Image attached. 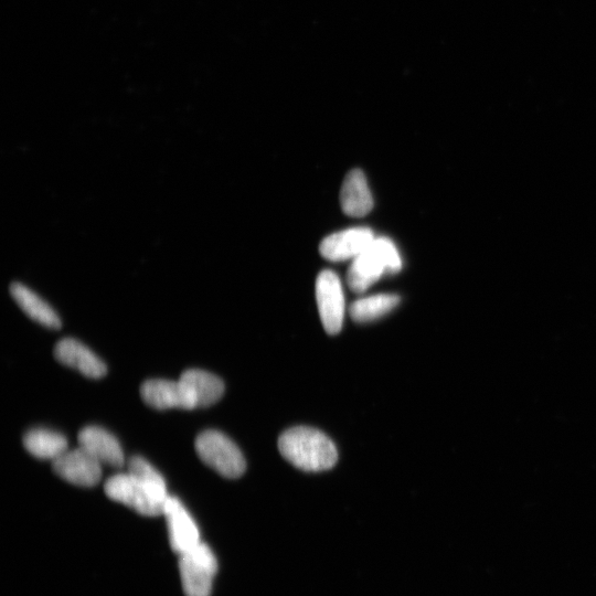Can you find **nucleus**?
Wrapping results in <instances>:
<instances>
[{
  "mask_svg": "<svg viewBox=\"0 0 596 596\" xmlns=\"http://www.w3.org/2000/svg\"><path fill=\"white\" fill-rule=\"evenodd\" d=\"M279 449L286 461L305 472L331 470L338 460L335 444L326 434L298 427L281 435Z\"/></svg>",
  "mask_w": 596,
  "mask_h": 596,
  "instance_id": "1",
  "label": "nucleus"
},
{
  "mask_svg": "<svg viewBox=\"0 0 596 596\" xmlns=\"http://www.w3.org/2000/svg\"><path fill=\"white\" fill-rule=\"evenodd\" d=\"M401 268L402 261L396 244L388 238H375L367 250L351 264L347 274L349 289L355 293H364L383 274H395Z\"/></svg>",
  "mask_w": 596,
  "mask_h": 596,
  "instance_id": "2",
  "label": "nucleus"
},
{
  "mask_svg": "<svg viewBox=\"0 0 596 596\" xmlns=\"http://www.w3.org/2000/svg\"><path fill=\"white\" fill-rule=\"evenodd\" d=\"M202 462L227 478H238L246 472V459L239 447L227 435L216 431L201 432L195 442Z\"/></svg>",
  "mask_w": 596,
  "mask_h": 596,
  "instance_id": "3",
  "label": "nucleus"
},
{
  "mask_svg": "<svg viewBox=\"0 0 596 596\" xmlns=\"http://www.w3.org/2000/svg\"><path fill=\"white\" fill-rule=\"evenodd\" d=\"M180 578L187 596H210L212 583L218 570L214 552L205 545L198 544L182 553L179 559Z\"/></svg>",
  "mask_w": 596,
  "mask_h": 596,
  "instance_id": "4",
  "label": "nucleus"
},
{
  "mask_svg": "<svg viewBox=\"0 0 596 596\" xmlns=\"http://www.w3.org/2000/svg\"><path fill=\"white\" fill-rule=\"evenodd\" d=\"M104 491L110 498L131 507L138 514L145 516L164 514L165 503L158 500L130 473L110 477L104 485Z\"/></svg>",
  "mask_w": 596,
  "mask_h": 596,
  "instance_id": "5",
  "label": "nucleus"
},
{
  "mask_svg": "<svg viewBox=\"0 0 596 596\" xmlns=\"http://www.w3.org/2000/svg\"><path fill=\"white\" fill-rule=\"evenodd\" d=\"M316 298L325 331L337 335L345 318V296L342 282L333 271H323L316 282Z\"/></svg>",
  "mask_w": 596,
  "mask_h": 596,
  "instance_id": "6",
  "label": "nucleus"
},
{
  "mask_svg": "<svg viewBox=\"0 0 596 596\" xmlns=\"http://www.w3.org/2000/svg\"><path fill=\"white\" fill-rule=\"evenodd\" d=\"M141 396L147 406L158 410L197 408L194 392L180 379H148L141 386Z\"/></svg>",
  "mask_w": 596,
  "mask_h": 596,
  "instance_id": "7",
  "label": "nucleus"
},
{
  "mask_svg": "<svg viewBox=\"0 0 596 596\" xmlns=\"http://www.w3.org/2000/svg\"><path fill=\"white\" fill-rule=\"evenodd\" d=\"M101 462L83 447L67 451L53 460L52 470L63 480L78 486L92 487L102 477Z\"/></svg>",
  "mask_w": 596,
  "mask_h": 596,
  "instance_id": "8",
  "label": "nucleus"
},
{
  "mask_svg": "<svg viewBox=\"0 0 596 596\" xmlns=\"http://www.w3.org/2000/svg\"><path fill=\"white\" fill-rule=\"evenodd\" d=\"M164 515L167 519L170 546L179 556L200 544L198 527L178 498L168 496Z\"/></svg>",
  "mask_w": 596,
  "mask_h": 596,
  "instance_id": "9",
  "label": "nucleus"
},
{
  "mask_svg": "<svg viewBox=\"0 0 596 596\" xmlns=\"http://www.w3.org/2000/svg\"><path fill=\"white\" fill-rule=\"evenodd\" d=\"M374 240L375 234L369 228H353L325 238L319 251L326 260L342 262L356 259Z\"/></svg>",
  "mask_w": 596,
  "mask_h": 596,
  "instance_id": "10",
  "label": "nucleus"
},
{
  "mask_svg": "<svg viewBox=\"0 0 596 596\" xmlns=\"http://www.w3.org/2000/svg\"><path fill=\"white\" fill-rule=\"evenodd\" d=\"M53 354L61 364L76 368L89 378H101L108 371V367L91 349L74 338L59 340Z\"/></svg>",
  "mask_w": 596,
  "mask_h": 596,
  "instance_id": "11",
  "label": "nucleus"
},
{
  "mask_svg": "<svg viewBox=\"0 0 596 596\" xmlns=\"http://www.w3.org/2000/svg\"><path fill=\"white\" fill-rule=\"evenodd\" d=\"M83 449L92 454L102 464L121 467L124 464L122 446L115 436L100 427H87L78 434Z\"/></svg>",
  "mask_w": 596,
  "mask_h": 596,
  "instance_id": "12",
  "label": "nucleus"
},
{
  "mask_svg": "<svg viewBox=\"0 0 596 596\" xmlns=\"http://www.w3.org/2000/svg\"><path fill=\"white\" fill-rule=\"evenodd\" d=\"M340 205L346 215L355 218L367 216L374 208L367 178L360 169L351 170L346 176L340 191Z\"/></svg>",
  "mask_w": 596,
  "mask_h": 596,
  "instance_id": "13",
  "label": "nucleus"
},
{
  "mask_svg": "<svg viewBox=\"0 0 596 596\" xmlns=\"http://www.w3.org/2000/svg\"><path fill=\"white\" fill-rule=\"evenodd\" d=\"M10 294L21 310L35 322L51 329L61 327V319L55 308L34 290H31L29 286L15 282L10 285Z\"/></svg>",
  "mask_w": 596,
  "mask_h": 596,
  "instance_id": "14",
  "label": "nucleus"
},
{
  "mask_svg": "<svg viewBox=\"0 0 596 596\" xmlns=\"http://www.w3.org/2000/svg\"><path fill=\"white\" fill-rule=\"evenodd\" d=\"M185 385L194 392L197 408H207L221 399L225 383L211 372L201 369L185 370L180 376Z\"/></svg>",
  "mask_w": 596,
  "mask_h": 596,
  "instance_id": "15",
  "label": "nucleus"
},
{
  "mask_svg": "<svg viewBox=\"0 0 596 596\" xmlns=\"http://www.w3.org/2000/svg\"><path fill=\"white\" fill-rule=\"evenodd\" d=\"M23 442L26 450L38 459L56 460L68 451L66 436L48 429L29 430Z\"/></svg>",
  "mask_w": 596,
  "mask_h": 596,
  "instance_id": "16",
  "label": "nucleus"
},
{
  "mask_svg": "<svg viewBox=\"0 0 596 596\" xmlns=\"http://www.w3.org/2000/svg\"><path fill=\"white\" fill-rule=\"evenodd\" d=\"M401 298L393 294H380L361 298L350 306V316L357 323H369L395 310Z\"/></svg>",
  "mask_w": 596,
  "mask_h": 596,
  "instance_id": "17",
  "label": "nucleus"
},
{
  "mask_svg": "<svg viewBox=\"0 0 596 596\" xmlns=\"http://www.w3.org/2000/svg\"><path fill=\"white\" fill-rule=\"evenodd\" d=\"M129 473L140 481L158 500L166 503L168 498L164 477L144 457L135 455L129 461Z\"/></svg>",
  "mask_w": 596,
  "mask_h": 596,
  "instance_id": "18",
  "label": "nucleus"
}]
</instances>
